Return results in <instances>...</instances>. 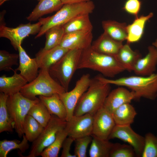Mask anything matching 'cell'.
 <instances>
[{"mask_svg":"<svg viewBox=\"0 0 157 157\" xmlns=\"http://www.w3.org/2000/svg\"><path fill=\"white\" fill-rule=\"evenodd\" d=\"M102 82L129 89L135 99L144 98L154 100L157 97V73L148 76L136 75L113 79L100 75L95 76Z\"/></svg>","mask_w":157,"mask_h":157,"instance_id":"1","label":"cell"},{"mask_svg":"<svg viewBox=\"0 0 157 157\" xmlns=\"http://www.w3.org/2000/svg\"><path fill=\"white\" fill-rule=\"evenodd\" d=\"M87 69L113 78L125 71L116 57L97 52L90 47L82 51L78 69Z\"/></svg>","mask_w":157,"mask_h":157,"instance_id":"2","label":"cell"},{"mask_svg":"<svg viewBox=\"0 0 157 157\" xmlns=\"http://www.w3.org/2000/svg\"><path fill=\"white\" fill-rule=\"evenodd\" d=\"M110 91V84L102 82L96 77L92 79L88 88L78 101L73 115L89 113L93 116L103 106Z\"/></svg>","mask_w":157,"mask_h":157,"instance_id":"3","label":"cell"},{"mask_svg":"<svg viewBox=\"0 0 157 157\" xmlns=\"http://www.w3.org/2000/svg\"><path fill=\"white\" fill-rule=\"evenodd\" d=\"M95 6L91 0L74 3L64 4L53 15L47 17L35 38L40 37L50 28L63 25L76 16L83 14H90L94 10Z\"/></svg>","mask_w":157,"mask_h":157,"instance_id":"4","label":"cell"},{"mask_svg":"<svg viewBox=\"0 0 157 157\" xmlns=\"http://www.w3.org/2000/svg\"><path fill=\"white\" fill-rule=\"evenodd\" d=\"M66 92L65 89L50 75L49 70L40 69L38 75L32 81L27 83L20 92L25 97L34 100L37 96H50Z\"/></svg>","mask_w":157,"mask_h":157,"instance_id":"5","label":"cell"},{"mask_svg":"<svg viewBox=\"0 0 157 157\" xmlns=\"http://www.w3.org/2000/svg\"><path fill=\"white\" fill-rule=\"evenodd\" d=\"M82 50H69L49 69L51 76L68 91L69 84L78 67Z\"/></svg>","mask_w":157,"mask_h":157,"instance_id":"6","label":"cell"},{"mask_svg":"<svg viewBox=\"0 0 157 157\" xmlns=\"http://www.w3.org/2000/svg\"><path fill=\"white\" fill-rule=\"evenodd\" d=\"M40 101L39 98L32 100L20 92L8 96L6 104L8 110L13 121L14 129L19 138L24 135V120L31 108Z\"/></svg>","mask_w":157,"mask_h":157,"instance_id":"7","label":"cell"},{"mask_svg":"<svg viewBox=\"0 0 157 157\" xmlns=\"http://www.w3.org/2000/svg\"><path fill=\"white\" fill-rule=\"evenodd\" d=\"M67 121L51 115L47 125L38 137L33 142L28 154L25 157H36L55 140L58 132L65 127Z\"/></svg>","mask_w":157,"mask_h":157,"instance_id":"8","label":"cell"},{"mask_svg":"<svg viewBox=\"0 0 157 157\" xmlns=\"http://www.w3.org/2000/svg\"><path fill=\"white\" fill-rule=\"evenodd\" d=\"M47 18H40L37 23L19 25L15 28L6 26L4 24H1L0 27V37L8 39L14 49L18 50L19 47L26 37L30 35L38 33L42 25L46 20Z\"/></svg>","mask_w":157,"mask_h":157,"instance_id":"9","label":"cell"},{"mask_svg":"<svg viewBox=\"0 0 157 157\" xmlns=\"http://www.w3.org/2000/svg\"><path fill=\"white\" fill-rule=\"evenodd\" d=\"M92 78L89 74H83L76 81L73 89L59 94L67 112L66 121H69L73 116L76 107L81 96L87 90Z\"/></svg>","mask_w":157,"mask_h":157,"instance_id":"10","label":"cell"},{"mask_svg":"<svg viewBox=\"0 0 157 157\" xmlns=\"http://www.w3.org/2000/svg\"><path fill=\"white\" fill-rule=\"evenodd\" d=\"M93 121V115L89 113L79 116L73 115L67 121L65 127L68 136L75 140L92 135Z\"/></svg>","mask_w":157,"mask_h":157,"instance_id":"11","label":"cell"},{"mask_svg":"<svg viewBox=\"0 0 157 157\" xmlns=\"http://www.w3.org/2000/svg\"><path fill=\"white\" fill-rule=\"evenodd\" d=\"M117 138L127 143L133 148L136 155L141 156L144 143V138L135 132L131 125H115L108 140Z\"/></svg>","mask_w":157,"mask_h":157,"instance_id":"12","label":"cell"},{"mask_svg":"<svg viewBox=\"0 0 157 157\" xmlns=\"http://www.w3.org/2000/svg\"><path fill=\"white\" fill-rule=\"evenodd\" d=\"M93 117L92 135L101 139L108 140L116 125L112 113L102 107Z\"/></svg>","mask_w":157,"mask_h":157,"instance_id":"13","label":"cell"},{"mask_svg":"<svg viewBox=\"0 0 157 157\" xmlns=\"http://www.w3.org/2000/svg\"><path fill=\"white\" fill-rule=\"evenodd\" d=\"M92 39V31L74 32L65 34L59 45L69 50L83 51L91 46Z\"/></svg>","mask_w":157,"mask_h":157,"instance_id":"14","label":"cell"},{"mask_svg":"<svg viewBox=\"0 0 157 157\" xmlns=\"http://www.w3.org/2000/svg\"><path fill=\"white\" fill-rule=\"evenodd\" d=\"M135 99L134 92L125 87L119 86L110 91L106 97L103 107L111 113L117 108Z\"/></svg>","mask_w":157,"mask_h":157,"instance_id":"15","label":"cell"},{"mask_svg":"<svg viewBox=\"0 0 157 157\" xmlns=\"http://www.w3.org/2000/svg\"><path fill=\"white\" fill-rule=\"evenodd\" d=\"M19 56V65L15 70L19 71L20 74L27 80L31 82L38 76L39 67L36 58H31L21 45L18 50Z\"/></svg>","mask_w":157,"mask_h":157,"instance_id":"16","label":"cell"},{"mask_svg":"<svg viewBox=\"0 0 157 157\" xmlns=\"http://www.w3.org/2000/svg\"><path fill=\"white\" fill-rule=\"evenodd\" d=\"M148 52L136 63L133 71L136 75L148 76L155 73L157 66V50L153 45L148 48Z\"/></svg>","mask_w":157,"mask_h":157,"instance_id":"17","label":"cell"},{"mask_svg":"<svg viewBox=\"0 0 157 157\" xmlns=\"http://www.w3.org/2000/svg\"><path fill=\"white\" fill-rule=\"evenodd\" d=\"M60 45L51 49H41L36 54V58L39 69L49 70L50 67L58 61L69 51Z\"/></svg>","mask_w":157,"mask_h":157,"instance_id":"18","label":"cell"},{"mask_svg":"<svg viewBox=\"0 0 157 157\" xmlns=\"http://www.w3.org/2000/svg\"><path fill=\"white\" fill-rule=\"evenodd\" d=\"M123 45L122 42L114 40L104 32L91 47L97 52L115 57Z\"/></svg>","mask_w":157,"mask_h":157,"instance_id":"19","label":"cell"},{"mask_svg":"<svg viewBox=\"0 0 157 157\" xmlns=\"http://www.w3.org/2000/svg\"><path fill=\"white\" fill-rule=\"evenodd\" d=\"M13 74L10 76L3 75L0 77V92L9 96L20 92L27 83V80L17 71L13 70Z\"/></svg>","mask_w":157,"mask_h":157,"instance_id":"20","label":"cell"},{"mask_svg":"<svg viewBox=\"0 0 157 157\" xmlns=\"http://www.w3.org/2000/svg\"><path fill=\"white\" fill-rule=\"evenodd\" d=\"M154 14L150 13L146 16L141 15L135 17L133 22L127 26V43H131L139 41L144 33L147 22L152 17Z\"/></svg>","mask_w":157,"mask_h":157,"instance_id":"21","label":"cell"},{"mask_svg":"<svg viewBox=\"0 0 157 157\" xmlns=\"http://www.w3.org/2000/svg\"><path fill=\"white\" fill-rule=\"evenodd\" d=\"M129 44L123 45L115 57L125 70L133 71L134 66L138 60L141 58L140 53L137 51H133Z\"/></svg>","mask_w":157,"mask_h":157,"instance_id":"22","label":"cell"},{"mask_svg":"<svg viewBox=\"0 0 157 157\" xmlns=\"http://www.w3.org/2000/svg\"><path fill=\"white\" fill-rule=\"evenodd\" d=\"M37 5L26 17L29 21L37 20L45 15L58 11L63 4L60 0H40Z\"/></svg>","mask_w":157,"mask_h":157,"instance_id":"23","label":"cell"},{"mask_svg":"<svg viewBox=\"0 0 157 157\" xmlns=\"http://www.w3.org/2000/svg\"><path fill=\"white\" fill-rule=\"evenodd\" d=\"M39 99L46 107L50 113L66 121L67 112L59 94L55 93L50 96H39Z\"/></svg>","mask_w":157,"mask_h":157,"instance_id":"24","label":"cell"},{"mask_svg":"<svg viewBox=\"0 0 157 157\" xmlns=\"http://www.w3.org/2000/svg\"><path fill=\"white\" fill-rule=\"evenodd\" d=\"M112 114L116 125L127 126L134 122L137 113L134 107L129 103L119 106Z\"/></svg>","mask_w":157,"mask_h":157,"instance_id":"25","label":"cell"},{"mask_svg":"<svg viewBox=\"0 0 157 157\" xmlns=\"http://www.w3.org/2000/svg\"><path fill=\"white\" fill-rule=\"evenodd\" d=\"M102 25L104 32L112 38L122 42L126 40L127 25L125 23L107 20L102 21Z\"/></svg>","mask_w":157,"mask_h":157,"instance_id":"26","label":"cell"},{"mask_svg":"<svg viewBox=\"0 0 157 157\" xmlns=\"http://www.w3.org/2000/svg\"><path fill=\"white\" fill-rule=\"evenodd\" d=\"M89 14L78 15L63 25L65 34L80 31H92L93 26Z\"/></svg>","mask_w":157,"mask_h":157,"instance_id":"27","label":"cell"},{"mask_svg":"<svg viewBox=\"0 0 157 157\" xmlns=\"http://www.w3.org/2000/svg\"><path fill=\"white\" fill-rule=\"evenodd\" d=\"M114 143L108 140H104L92 135L89 150L90 157H110Z\"/></svg>","mask_w":157,"mask_h":157,"instance_id":"28","label":"cell"},{"mask_svg":"<svg viewBox=\"0 0 157 157\" xmlns=\"http://www.w3.org/2000/svg\"><path fill=\"white\" fill-rule=\"evenodd\" d=\"M8 95L2 92L0 93V133L3 132H12L13 124L9 114L6 101Z\"/></svg>","mask_w":157,"mask_h":157,"instance_id":"29","label":"cell"},{"mask_svg":"<svg viewBox=\"0 0 157 157\" xmlns=\"http://www.w3.org/2000/svg\"><path fill=\"white\" fill-rule=\"evenodd\" d=\"M44 127L32 116L27 114L24 124V135L28 141L33 142L39 136Z\"/></svg>","mask_w":157,"mask_h":157,"instance_id":"30","label":"cell"},{"mask_svg":"<svg viewBox=\"0 0 157 157\" xmlns=\"http://www.w3.org/2000/svg\"><path fill=\"white\" fill-rule=\"evenodd\" d=\"M22 140H17L0 141V157H6L8 153L13 149H19L22 153L24 152L29 147L28 141L24 135Z\"/></svg>","mask_w":157,"mask_h":157,"instance_id":"31","label":"cell"},{"mask_svg":"<svg viewBox=\"0 0 157 157\" xmlns=\"http://www.w3.org/2000/svg\"><path fill=\"white\" fill-rule=\"evenodd\" d=\"M46 41L44 48L48 50L60 44L65 34L63 25L53 27L45 32Z\"/></svg>","mask_w":157,"mask_h":157,"instance_id":"32","label":"cell"},{"mask_svg":"<svg viewBox=\"0 0 157 157\" xmlns=\"http://www.w3.org/2000/svg\"><path fill=\"white\" fill-rule=\"evenodd\" d=\"M28 114L32 116L44 127L47 124L51 115L40 100L31 108Z\"/></svg>","mask_w":157,"mask_h":157,"instance_id":"33","label":"cell"},{"mask_svg":"<svg viewBox=\"0 0 157 157\" xmlns=\"http://www.w3.org/2000/svg\"><path fill=\"white\" fill-rule=\"evenodd\" d=\"M67 137V133L65 128L58 132L54 141L43 150L40 156L42 157H58L63 143Z\"/></svg>","mask_w":157,"mask_h":157,"instance_id":"34","label":"cell"},{"mask_svg":"<svg viewBox=\"0 0 157 157\" xmlns=\"http://www.w3.org/2000/svg\"><path fill=\"white\" fill-rule=\"evenodd\" d=\"M19 54L10 53L4 50L0 51V71L13 70L12 67L18 65Z\"/></svg>","mask_w":157,"mask_h":157,"instance_id":"35","label":"cell"},{"mask_svg":"<svg viewBox=\"0 0 157 157\" xmlns=\"http://www.w3.org/2000/svg\"><path fill=\"white\" fill-rule=\"evenodd\" d=\"M141 157H157V136L151 133L145 135Z\"/></svg>","mask_w":157,"mask_h":157,"instance_id":"36","label":"cell"},{"mask_svg":"<svg viewBox=\"0 0 157 157\" xmlns=\"http://www.w3.org/2000/svg\"><path fill=\"white\" fill-rule=\"evenodd\" d=\"M136 156L133 147L131 145L114 143L110 157H134Z\"/></svg>","mask_w":157,"mask_h":157,"instance_id":"37","label":"cell"},{"mask_svg":"<svg viewBox=\"0 0 157 157\" xmlns=\"http://www.w3.org/2000/svg\"><path fill=\"white\" fill-rule=\"evenodd\" d=\"M92 140V138L89 135L79 138L75 140L74 154L76 157H87V149Z\"/></svg>","mask_w":157,"mask_h":157,"instance_id":"38","label":"cell"},{"mask_svg":"<svg viewBox=\"0 0 157 157\" xmlns=\"http://www.w3.org/2000/svg\"><path fill=\"white\" fill-rule=\"evenodd\" d=\"M141 6V2L140 0H127L123 9L127 13L135 17L138 16Z\"/></svg>","mask_w":157,"mask_h":157,"instance_id":"39","label":"cell"},{"mask_svg":"<svg viewBox=\"0 0 157 157\" xmlns=\"http://www.w3.org/2000/svg\"><path fill=\"white\" fill-rule=\"evenodd\" d=\"M74 140V139L68 136L65 139L62 144L63 149L60 157H76L74 154H72L70 153L71 147Z\"/></svg>","mask_w":157,"mask_h":157,"instance_id":"40","label":"cell"},{"mask_svg":"<svg viewBox=\"0 0 157 157\" xmlns=\"http://www.w3.org/2000/svg\"><path fill=\"white\" fill-rule=\"evenodd\" d=\"M63 5L78 3L87 1L90 0H60Z\"/></svg>","mask_w":157,"mask_h":157,"instance_id":"41","label":"cell"},{"mask_svg":"<svg viewBox=\"0 0 157 157\" xmlns=\"http://www.w3.org/2000/svg\"><path fill=\"white\" fill-rule=\"evenodd\" d=\"M152 45L154 46L157 50V39L152 43Z\"/></svg>","mask_w":157,"mask_h":157,"instance_id":"42","label":"cell"},{"mask_svg":"<svg viewBox=\"0 0 157 157\" xmlns=\"http://www.w3.org/2000/svg\"><path fill=\"white\" fill-rule=\"evenodd\" d=\"M5 0H0V5H1L4 3V1Z\"/></svg>","mask_w":157,"mask_h":157,"instance_id":"43","label":"cell"},{"mask_svg":"<svg viewBox=\"0 0 157 157\" xmlns=\"http://www.w3.org/2000/svg\"><path fill=\"white\" fill-rule=\"evenodd\" d=\"M8 0H5L4 1V2L6 1H7ZM37 1H40V0H37Z\"/></svg>","mask_w":157,"mask_h":157,"instance_id":"44","label":"cell"},{"mask_svg":"<svg viewBox=\"0 0 157 157\" xmlns=\"http://www.w3.org/2000/svg\"></svg>","mask_w":157,"mask_h":157,"instance_id":"45","label":"cell"}]
</instances>
